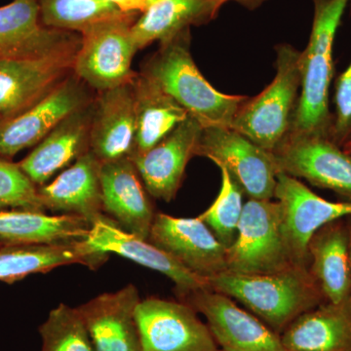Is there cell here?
Returning <instances> with one entry per match:
<instances>
[{"mask_svg": "<svg viewBox=\"0 0 351 351\" xmlns=\"http://www.w3.org/2000/svg\"><path fill=\"white\" fill-rule=\"evenodd\" d=\"M219 168L221 174V191L211 206L198 218L202 219L221 243L228 248L237 237L244 207L243 191L225 168Z\"/></svg>", "mask_w": 351, "mask_h": 351, "instance_id": "4dcf8cb0", "label": "cell"}, {"mask_svg": "<svg viewBox=\"0 0 351 351\" xmlns=\"http://www.w3.org/2000/svg\"><path fill=\"white\" fill-rule=\"evenodd\" d=\"M3 245H4V244H3V243H2V242H0V247L3 246Z\"/></svg>", "mask_w": 351, "mask_h": 351, "instance_id": "74e56055", "label": "cell"}, {"mask_svg": "<svg viewBox=\"0 0 351 351\" xmlns=\"http://www.w3.org/2000/svg\"><path fill=\"white\" fill-rule=\"evenodd\" d=\"M280 339L286 351H351L350 301L327 302L302 313Z\"/></svg>", "mask_w": 351, "mask_h": 351, "instance_id": "cb8c5ba5", "label": "cell"}, {"mask_svg": "<svg viewBox=\"0 0 351 351\" xmlns=\"http://www.w3.org/2000/svg\"><path fill=\"white\" fill-rule=\"evenodd\" d=\"M6 209L46 212L38 186L23 172L19 164L0 157V210Z\"/></svg>", "mask_w": 351, "mask_h": 351, "instance_id": "1f68e13d", "label": "cell"}, {"mask_svg": "<svg viewBox=\"0 0 351 351\" xmlns=\"http://www.w3.org/2000/svg\"><path fill=\"white\" fill-rule=\"evenodd\" d=\"M147 240L207 280L228 270V248L198 217L178 218L156 213Z\"/></svg>", "mask_w": 351, "mask_h": 351, "instance_id": "4fadbf2b", "label": "cell"}, {"mask_svg": "<svg viewBox=\"0 0 351 351\" xmlns=\"http://www.w3.org/2000/svg\"><path fill=\"white\" fill-rule=\"evenodd\" d=\"M138 13L119 12L82 32L73 73L97 93L132 82V61L138 52L132 29Z\"/></svg>", "mask_w": 351, "mask_h": 351, "instance_id": "5b68a950", "label": "cell"}, {"mask_svg": "<svg viewBox=\"0 0 351 351\" xmlns=\"http://www.w3.org/2000/svg\"><path fill=\"white\" fill-rule=\"evenodd\" d=\"M203 127L189 117L142 156L130 157L149 195L170 202L181 188L186 166L196 156Z\"/></svg>", "mask_w": 351, "mask_h": 351, "instance_id": "e0dca14e", "label": "cell"}, {"mask_svg": "<svg viewBox=\"0 0 351 351\" xmlns=\"http://www.w3.org/2000/svg\"><path fill=\"white\" fill-rule=\"evenodd\" d=\"M350 0H313L311 36L301 52V90L288 137L331 138L332 112L329 95L332 48L341 18ZM332 140V138H331Z\"/></svg>", "mask_w": 351, "mask_h": 351, "instance_id": "6da1fadb", "label": "cell"}, {"mask_svg": "<svg viewBox=\"0 0 351 351\" xmlns=\"http://www.w3.org/2000/svg\"><path fill=\"white\" fill-rule=\"evenodd\" d=\"M184 301L206 318L221 351H286L280 335L228 295L209 288L191 293Z\"/></svg>", "mask_w": 351, "mask_h": 351, "instance_id": "8fae6325", "label": "cell"}, {"mask_svg": "<svg viewBox=\"0 0 351 351\" xmlns=\"http://www.w3.org/2000/svg\"><path fill=\"white\" fill-rule=\"evenodd\" d=\"M137 287L128 284L117 292L104 293L76 307L95 351H143L136 309Z\"/></svg>", "mask_w": 351, "mask_h": 351, "instance_id": "2e32d148", "label": "cell"}, {"mask_svg": "<svg viewBox=\"0 0 351 351\" xmlns=\"http://www.w3.org/2000/svg\"><path fill=\"white\" fill-rule=\"evenodd\" d=\"M343 149H345L348 154H351V141H350L348 143H346V144L343 145Z\"/></svg>", "mask_w": 351, "mask_h": 351, "instance_id": "8d00e7d4", "label": "cell"}, {"mask_svg": "<svg viewBox=\"0 0 351 351\" xmlns=\"http://www.w3.org/2000/svg\"><path fill=\"white\" fill-rule=\"evenodd\" d=\"M219 11L210 0H157L133 25L138 51L158 41L165 43L191 25L210 22Z\"/></svg>", "mask_w": 351, "mask_h": 351, "instance_id": "83f0119b", "label": "cell"}, {"mask_svg": "<svg viewBox=\"0 0 351 351\" xmlns=\"http://www.w3.org/2000/svg\"><path fill=\"white\" fill-rule=\"evenodd\" d=\"M274 198L282 213L283 230L293 263L307 265L308 244L322 226L351 216V202H332L284 173L277 175Z\"/></svg>", "mask_w": 351, "mask_h": 351, "instance_id": "30bf717a", "label": "cell"}, {"mask_svg": "<svg viewBox=\"0 0 351 351\" xmlns=\"http://www.w3.org/2000/svg\"><path fill=\"white\" fill-rule=\"evenodd\" d=\"M292 265L280 205L271 199L250 198L244 203L237 237L226 249V271L267 274Z\"/></svg>", "mask_w": 351, "mask_h": 351, "instance_id": "8992f818", "label": "cell"}, {"mask_svg": "<svg viewBox=\"0 0 351 351\" xmlns=\"http://www.w3.org/2000/svg\"><path fill=\"white\" fill-rule=\"evenodd\" d=\"M133 82L100 92L95 99L90 152L101 163L131 157L133 154L136 136Z\"/></svg>", "mask_w": 351, "mask_h": 351, "instance_id": "ffe728a7", "label": "cell"}, {"mask_svg": "<svg viewBox=\"0 0 351 351\" xmlns=\"http://www.w3.org/2000/svg\"><path fill=\"white\" fill-rule=\"evenodd\" d=\"M94 101L71 113L18 163L36 186H43L90 151Z\"/></svg>", "mask_w": 351, "mask_h": 351, "instance_id": "44dd1931", "label": "cell"}, {"mask_svg": "<svg viewBox=\"0 0 351 351\" xmlns=\"http://www.w3.org/2000/svg\"><path fill=\"white\" fill-rule=\"evenodd\" d=\"M334 104L331 138L343 147L351 141V61L337 80Z\"/></svg>", "mask_w": 351, "mask_h": 351, "instance_id": "d6a6232c", "label": "cell"}, {"mask_svg": "<svg viewBox=\"0 0 351 351\" xmlns=\"http://www.w3.org/2000/svg\"><path fill=\"white\" fill-rule=\"evenodd\" d=\"M91 223L73 215L31 210H0V242L4 245L52 244L87 239Z\"/></svg>", "mask_w": 351, "mask_h": 351, "instance_id": "484cf974", "label": "cell"}, {"mask_svg": "<svg viewBox=\"0 0 351 351\" xmlns=\"http://www.w3.org/2000/svg\"><path fill=\"white\" fill-rule=\"evenodd\" d=\"M112 5L117 7L122 12L127 13H144L156 3L157 0H106Z\"/></svg>", "mask_w": 351, "mask_h": 351, "instance_id": "836d02e7", "label": "cell"}, {"mask_svg": "<svg viewBox=\"0 0 351 351\" xmlns=\"http://www.w3.org/2000/svg\"><path fill=\"white\" fill-rule=\"evenodd\" d=\"M208 282L217 292L241 302L278 335L325 299L307 265H295L267 274L226 271L208 279Z\"/></svg>", "mask_w": 351, "mask_h": 351, "instance_id": "3957f363", "label": "cell"}, {"mask_svg": "<svg viewBox=\"0 0 351 351\" xmlns=\"http://www.w3.org/2000/svg\"><path fill=\"white\" fill-rule=\"evenodd\" d=\"M45 27L82 34L90 25L121 12L106 0H34Z\"/></svg>", "mask_w": 351, "mask_h": 351, "instance_id": "f1b7e54d", "label": "cell"}, {"mask_svg": "<svg viewBox=\"0 0 351 351\" xmlns=\"http://www.w3.org/2000/svg\"><path fill=\"white\" fill-rule=\"evenodd\" d=\"M86 240L99 250L117 254L167 276L175 283L182 300L196 291L210 288L207 279L189 271L149 240L122 230L107 215L92 223Z\"/></svg>", "mask_w": 351, "mask_h": 351, "instance_id": "ac0fdd59", "label": "cell"}, {"mask_svg": "<svg viewBox=\"0 0 351 351\" xmlns=\"http://www.w3.org/2000/svg\"><path fill=\"white\" fill-rule=\"evenodd\" d=\"M276 54L274 80L257 96L247 98L230 127L269 152L287 138L301 90V51L280 44Z\"/></svg>", "mask_w": 351, "mask_h": 351, "instance_id": "277c9868", "label": "cell"}, {"mask_svg": "<svg viewBox=\"0 0 351 351\" xmlns=\"http://www.w3.org/2000/svg\"><path fill=\"white\" fill-rule=\"evenodd\" d=\"M311 272L327 302L339 304L351 295L350 239L341 219L322 226L309 241Z\"/></svg>", "mask_w": 351, "mask_h": 351, "instance_id": "d4e9b609", "label": "cell"}, {"mask_svg": "<svg viewBox=\"0 0 351 351\" xmlns=\"http://www.w3.org/2000/svg\"><path fill=\"white\" fill-rule=\"evenodd\" d=\"M80 44L78 32L43 25L34 0H13L0 7V60L76 53Z\"/></svg>", "mask_w": 351, "mask_h": 351, "instance_id": "5bb4252c", "label": "cell"}, {"mask_svg": "<svg viewBox=\"0 0 351 351\" xmlns=\"http://www.w3.org/2000/svg\"><path fill=\"white\" fill-rule=\"evenodd\" d=\"M96 96L73 71L19 117L0 124V157L11 159L20 152L36 147L64 119L91 104Z\"/></svg>", "mask_w": 351, "mask_h": 351, "instance_id": "ba28073f", "label": "cell"}, {"mask_svg": "<svg viewBox=\"0 0 351 351\" xmlns=\"http://www.w3.org/2000/svg\"><path fill=\"white\" fill-rule=\"evenodd\" d=\"M76 53L0 60V124L19 117L68 77Z\"/></svg>", "mask_w": 351, "mask_h": 351, "instance_id": "9a60e30c", "label": "cell"}, {"mask_svg": "<svg viewBox=\"0 0 351 351\" xmlns=\"http://www.w3.org/2000/svg\"><path fill=\"white\" fill-rule=\"evenodd\" d=\"M38 332L43 339L41 351H95L76 307L60 304L50 311Z\"/></svg>", "mask_w": 351, "mask_h": 351, "instance_id": "f546056e", "label": "cell"}, {"mask_svg": "<svg viewBox=\"0 0 351 351\" xmlns=\"http://www.w3.org/2000/svg\"><path fill=\"white\" fill-rule=\"evenodd\" d=\"M133 83L136 136L131 158L149 152L189 117L184 108L144 73H137Z\"/></svg>", "mask_w": 351, "mask_h": 351, "instance_id": "4316f807", "label": "cell"}, {"mask_svg": "<svg viewBox=\"0 0 351 351\" xmlns=\"http://www.w3.org/2000/svg\"><path fill=\"white\" fill-rule=\"evenodd\" d=\"M143 351H221L188 302L141 300L136 309Z\"/></svg>", "mask_w": 351, "mask_h": 351, "instance_id": "9c48e42d", "label": "cell"}, {"mask_svg": "<svg viewBox=\"0 0 351 351\" xmlns=\"http://www.w3.org/2000/svg\"><path fill=\"white\" fill-rule=\"evenodd\" d=\"M101 188L104 213L125 232L149 239L156 213L130 157L101 163Z\"/></svg>", "mask_w": 351, "mask_h": 351, "instance_id": "d6986e66", "label": "cell"}, {"mask_svg": "<svg viewBox=\"0 0 351 351\" xmlns=\"http://www.w3.org/2000/svg\"><path fill=\"white\" fill-rule=\"evenodd\" d=\"M101 161L93 152L80 156L49 184L38 186L45 211L82 217L90 223L106 216L101 188Z\"/></svg>", "mask_w": 351, "mask_h": 351, "instance_id": "7402d4cb", "label": "cell"}, {"mask_svg": "<svg viewBox=\"0 0 351 351\" xmlns=\"http://www.w3.org/2000/svg\"><path fill=\"white\" fill-rule=\"evenodd\" d=\"M348 239H350V267H351V216L348 217ZM348 301H350V304L351 306V295L350 297V299H348Z\"/></svg>", "mask_w": 351, "mask_h": 351, "instance_id": "d590c367", "label": "cell"}, {"mask_svg": "<svg viewBox=\"0 0 351 351\" xmlns=\"http://www.w3.org/2000/svg\"><path fill=\"white\" fill-rule=\"evenodd\" d=\"M191 29L160 43L141 73L156 82L202 125L232 127L248 97L221 93L207 82L191 57Z\"/></svg>", "mask_w": 351, "mask_h": 351, "instance_id": "7a4b0ae2", "label": "cell"}, {"mask_svg": "<svg viewBox=\"0 0 351 351\" xmlns=\"http://www.w3.org/2000/svg\"><path fill=\"white\" fill-rule=\"evenodd\" d=\"M110 257L87 240L52 244L3 245L0 247V282L14 283L32 274L77 263L90 269L101 267Z\"/></svg>", "mask_w": 351, "mask_h": 351, "instance_id": "603a6c76", "label": "cell"}, {"mask_svg": "<svg viewBox=\"0 0 351 351\" xmlns=\"http://www.w3.org/2000/svg\"><path fill=\"white\" fill-rule=\"evenodd\" d=\"M272 154L279 173L330 189L351 202V154L331 138L288 137Z\"/></svg>", "mask_w": 351, "mask_h": 351, "instance_id": "7c38bea8", "label": "cell"}, {"mask_svg": "<svg viewBox=\"0 0 351 351\" xmlns=\"http://www.w3.org/2000/svg\"><path fill=\"white\" fill-rule=\"evenodd\" d=\"M210 1L213 4L215 8L217 9V11H219L221 7L228 1H237L239 2V3L242 4V5L252 8V7L260 5V4L263 3L265 0H210Z\"/></svg>", "mask_w": 351, "mask_h": 351, "instance_id": "e575fe53", "label": "cell"}, {"mask_svg": "<svg viewBox=\"0 0 351 351\" xmlns=\"http://www.w3.org/2000/svg\"><path fill=\"white\" fill-rule=\"evenodd\" d=\"M196 156L206 157L218 167L225 168L251 199L274 198L279 170L274 154L232 128H203Z\"/></svg>", "mask_w": 351, "mask_h": 351, "instance_id": "52a82bcc", "label": "cell"}]
</instances>
